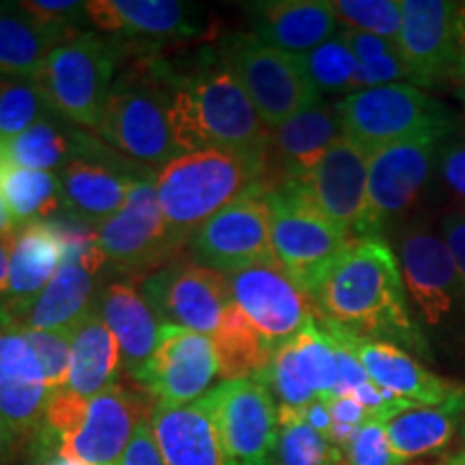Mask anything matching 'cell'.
Returning a JSON list of instances; mask_svg holds the SVG:
<instances>
[{"instance_id":"obj_46","label":"cell","mask_w":465,"mask_h":465,"mask_svg":"<svg viewBox=\"0 0 465 465\" xmlns=\"http://www.w3.org/2000/svg\"><path fill=\"white\" fill-rule=\"evenodd\" d=\"M441 173H444L446 183L465 199V147L455 144L449 147L441 155Z\"/></svg>"},{"instance_id":"obj_22","label":"cell","mask_w":465,"mask_h":465,"mask_svg":"<svg viewBox=\"0 0 465 465\" xmlns=\"http://www.w3.org/2000/svg\"><path fill=\"white\" fill-rule=\"evenodd\" d=\"M397 50L414 74L416 84H433L455 75L457 3L403 0Z\"/></svg>"},{"instance_id":"obj_10","label":"cell","mask_w":465,"mask_h":465,"mask_svg":"<svg viewBox=\"0 0 465 465\" xmlns=\"http://www.w3.org/2000/svg\"><path fill=\"white\" fill-rule=\"evenodd\" d=\"M444 138V134L424 132L371 155L366 212L356 240L381 237L394 220L414 205Z\"/></svg>"},{"instance_id":"obj_52","label":"cell","mask_w":465,"mask_h":465,"mask_svg":"<svg viewBox=\"0 0 465 465\" xmlns=\"http://www.w3.org/2000/svg\"><path fill=\"white\" fill-rule=\"evenodd\" d=\"M449 465H465V418L461 420V444H459L455 455L449 459Z\"/></svg>"},{"instance_id":"obj_36","label":"cell","mask_w":465,"mask_h":465,"mask_svg":"<svg viewBox=\"0 0 465 465\" xmlns=\"http://www.w3.org/2000/svg\"><path fill=\"white\" fill-rule=\"evenodd\" d=\"M52 114L37 80L0 75V141L26 132Z\"/></svg>"},{"instance_id":"obj_41","label":"cell","mask_w":465,"mask_h":465,"mask_svg":"<svg viewBox=\"0 0 465 465\" xmlns=\"http://www.w3.org/2000/svg\"><path fill=\"white\" fill-rule=\"evenodd\" d=\"M17 5L33 20H37L39 25L69 35L80 33L78 25H83L86 17H89L86 3H78V0H26V3Z\"/></svg>"},{"instance_id":"obj_26","label":"cell","mask_w":465,"mask_h":465,"mask_svg":"<svg viewBox=\"0 0 465 465\" xmlns=\"http://www.w3.org/2000/svg\"><path fill=\"white\" fill-rule=\"evenodd\" d=\"M149 424L166 465H232L205 397L179 407L158 403Z\"/></svg>"},{"instance_id":"obj_12","label":"cell","mask_w":465,"mask_h":465,"mask_svg":"<svg viewBox=\"0 0 465 465\" xmlns=\"http://www.w3.org/2000/svg\"><path fill=\"white\" fill-rule=\"evenodd\" d=\"M155 177H144L132 188L130 199L116 216L95 226L106 265L119 272H144L168 265L183 243L168 229L155 192Z\"/></svg>"},{"instance_id":"obj_24","label":"cell","mask_w":465,"mask_h":465,"mask_svg":"<svg viewBox=\"0 0 465 465\" xmlns=\"http://www.w3.org/2000/svg\"><path fill=\"white\" fill-rule=\"evenodd\" d=\"M330 328H334V325H330ZM339 332L358 353L360 362L369 373V380L401 399L418 405H441L463 388V383L446 380V377L424 369L411 353L392 345V342L358 339V336L342 332V330Z\"/></svg>"},{"instance_id":"obj_18","label":"cell","mask_w":465,"mask_h":465,"mask_svg":"<svg viewBox=\"0 0 465 465\" xmlns=\"http://www.w3.org/2000/svg\"><path fill=\"white\" fill-rule=\"evenodd\" d=\"M50 397L25 325L0 302V420L17 438L42 431Z\"/></svg>"},{"instance_id":"obj_49","label":"cell","mask_w":465,"mask_h":465,"mask_svg":"<svg viewBox=\"0 0 465 465\" xmlns=\"http://www.w3.org/2000/svg\"><path fill=\"white\" fill-rule=\"evenodd\" d=\"M15 232L17 229L14 232H7V235H0V298H5L9 289V265L15 243Z\"/></svg>"},{"instance_id":"obj_34","label":"cell","mask_w":465,"mask_h":465,"mask_svg":"<svg viewBox=\"0 0 465 465\" xmlns=\"http://www.w3.org/2000/svg\"><path fill=\"white\" fill-rule=\"evenodd\" d=\"M0 199L17 226L45 223L63 207L61 179L58 173L22 168L0 158Z\"/></svg>"},{"instance_id":"obj_50","label":"cell","mask_w":465,"mask_h":465,"mask_svg":"<svg viewBox=\"0 0 465 465\" xmlns=\"http://www.w3.org/2000/svg\"><path fill=\"white\" fill-rule=\"evenodd\" d=\"M17 435L0 420V465H9L15 455Z\"/></svg>"},{"instance_id":"obj_48","label":"cell","mask_w":465,"mask_h":465,"mask_svg":"<svg viewBox=\"0 0 465 465\" xmlns=\"http://www.w3.org/2000/svg\"><path fill=\"white\" fill-rule=\"evenodd\" d=\"M455 78L465 84V3H457L455 14Z\"/></svg>"},{"instance_id":"obj_4","label":"cell","mask_w":465,"mask_h":465,"mask_svg":"<svg viewBox=\"0 0 465 465\" xmlns=\"http://www.w3.org/2000/svg\"><path fill=\"white\" fill-rule=\"evenodd\" d=\"M263 179V164L220 149L179 155L160 168L155 192L168 229L183 246L220 209Z\"/></svg>"},{"instance_id":"obj_27","label":"cell","mask_w":465,"mask_h":465,"mask_svg":"<svg viewBox=\"0 0 465 465\" xmlns=\"http://www.w3.org/2000/svg\"><path fill=\"white\" fill-rule=\"evenodd\" d=\"M121 349V364L134 381L147 380L149 364L160 341V322L134 284L113 282L102 291L95 306Z\"/></svg>"},{"instance_id":"obj_2","label":"cell","mask_w":465,"mask_h":465,"mask_svg":"<svg viewBox=\"0 0 465 465\" xmlns=\"http://www.w3.org/2000/svg\"><path fill=\"white\" fill-rule=\"evenodd\" d=\"M179 72L162 58L143 56L116 74L97 134L136 164L164 168L182 151L174 138Z\"/></svg>"},{"instance_id":"obj_44","label":"cell","mask_w":465,"mask_h":465,"mask_svg":"<svg viewBox=\"0 0 465 465\" xmlns=\"http://www.w3.org/2000/svg\"><path fill=\"white\" fill-rule=\"evenodd\" d=\"M119 465H166L158 444H155L149 420H143L138 424L136 433H134L130 446H127L124 457H121Z\"/></svg>"},{"instance_id":"obj_13","label":"cell","mask_w":465,"mask_h":465,"mask_svg":"<svg viewBox=\"0 0 465 465\" xmlns=\"http://www.w3.org/2000/svg\"><path fill=\"white\" fill-rule=\"evenodd\" d=\"M141 295L160 325H177L205 336L218 330L224 308L231 304L226 276L194 261H174L144 276Z\"/></svg>"},{"instance_id":"obj_8","label":"cell","mask_w":465,"mask_h":465,"mask_svg":"<svg viewBox=\"0 0 465 465\" xmlns=\"http://www.w3.org/2000/svg\"><path fill=\"white\" fill-rule=\"evenodd\" d=\"M334 108L342 136L371 155L418 134L438 132L449 136L455 130L450 110L416 84L399 83L353 91Z\"/></svg>"},{"instance_id":"obj_53","label":"cell","mask_w":465,"mask_h":465,"mask_svg":"<svg viewBox=\"0 0 465 465\" xmlns=\"http://www.w3.org/2000/svg\"><path fill=\"white\" fill-rule=\"evenodd\" d=\"M457 100L461 102V106H463V121H465V84L461 86V89H457Z\"/></svg>"},{"instance_id":"obj_19","label":"cell","mask_w":465,"mask_h":465,"mask_svg":"<svg viewBox=\"0 0 465 465\" xmlns=\"http://www.w3.org/2000/svg\"><path fill=\"white\" fill-rule=\"evenodd\" d=\"M220 366L212 336L162 325L160 341L149 364L144 386L160 405L179 407L203 399L212 388Z\"/></svg>"},{"instance_id":"obj_29","label":"cell","mask_w":465,"mask_h":465,"mask_svg":"<svg viewBox=\"0 0 465 465\" xmlns=\"http://www.w3.org/2000/svg\"><path fill=\"white\" fill-rule=\"evenodd\" d=\"M465 418V386L441 405H414L386 422L388 441L399 463L449 449Z\"/></svg>"},{"instance_id":"obj_15","label":"cell","mask_w":465,"mask_h":465,"mask_svg":"<svg viewBox=\"0 0 465 465\" xmlns=\"http://www.w3.org/2000/svg\"><path fill=\"white\" fill-rule=\"evenodd\" d=\"M224 452L232 465H270L281 424L278 410L259 380H231L205 394Z\"/></svg>"},{"instance_id":"obj_33","label":"cell","mask_w":465,"mask_h":465,"mask_svg":"<svg viewBox=\"0 0 465 465\" xmlns=\"http://www.w3.org/2000/svg\"><path fill=\"white\" fill-rule=\"evenodd\" d=\"M212 341L224 381L261 375L274 356V349L261 339L235 302L224 308V315Z\"/></svg>"},{"instance_id":"obj_37","label":"cell","mask_w":465,"mask_h":465,"mask_svg":"<svg viewBox=\"0 0 465 465\" xmlns=\"http://www.w3.org/2000/svg\"><path fill=\"white\" fill-rule=\"evenodd\" d=\"M300 61L319 93L325 91L349 95V93L356 91L353 84H356V72L360 63L339 35L319 45V48L302 54Z\"/></svg>"},{"instance_id":"obj_6","label":"cell","mask_w":465,"mask_h":465,"mask_svg":"<svg viewBox=\"0 0 465 465\" xmlns=\"http://www.w3.org/2000/svg\"><path fill=\"white\" fill-rule=\"evenodd\" d=\"M130 54L125 42L80 31L52 52L37 80L52 113L67 124L97 130L116 72Z\"/></svg>"},{"instance_id":"obj_35","label":"cell","mask_w":465,"mask_h":465,"mask_svg":"<svg viewBox=\"0 0 465 465\" xmlns=\"http://www.w3.org/2000/svg\"><path fill=\"white\" fill-rule=\"evenodd\" d=\"M289 345L306 386L315 392L317 399L332 401L339 371H336L332 342H330L328 334L323 332L317 319L308 323L304 330H300L293 339H289Z\"/></svg>"},{"instance_id":"obj_11","label":"cell","mask_w":465,"mask_h":465,"mask_svg":"<svg viewBox=\"0 0 465 465\" xmlns=\"http://www.w3.org/2000/svg\"><path fill=\"white\" fill-rule=\"evenodd\" d=\"M194 263L220 274L242 267L274 261L272 252V220L263 183H254L240 199L207 220L188 242Z\"/></svg>"},{"instance_id":"obj_54","label":"cell","mask_w":465,"mask_h":465,"mask_svg":"<svg viewBox=\"0 0 465 465\" xmlns=\"http://www.w3.org/2000/svg\"><path fill=\"white\" fill-rule=\"evenodd\" d=\"M48 465H80V463H74V461H67V459H61V457H54Z\"/></svg>"},{"instance_id":"obj_43","label":"cell","mask_w":465,"mask_h":465,"mask_svg":"<svg viewBox=\"0 0 465 465\" xmlns=\"http://www.w3.org/2000/svg\"><path fill=\"white\" fill-rule=\"evenodd\" d=\"M339 37L345 42L349 50L353 52V56L358 58V63H371L375 58L397 54V42L386 37H377V35L371 33H360L351 31V28H342L339 31Z\"/></svg>"},{"instance_id":"obj_21","label":"cell","mask_w":465,"mask_h":465,"mask_svg":"<svg viewBox=\"0 0 465 465\" xmlns=\"http://www.w3.org/2000/svg\"><path fill=\"white\" fill-rule=\"evenodd\" d=\"M341 136L339 113L325 104L302 110L281 125L270 127L265 171L261 179L263 188L302 182Z\"/></svg>"},{"instance_id":"obj_30","label":"cell","mask_w":465,"mask_h":465,"mask_svg":"<svg viewBox=\"0 0 465 465\" xmlns=\"http://www.w3.org/2000/svg\"><path fill=\"white\" fill-rule=\"evenodd\" d=\"M95 143L97 138L89 132L78 130L61 116L52 114L26 132L0 141V158L33 171L61 173L69 162L89 153Z\"/></svg>"},{"instance_id":"obj_28","label":"cell","mask_w":465,"mask_h":465,"mask_svg":"<svg viewBox=\"0 0 465 465\" xmlns=\"http://www.w3.org/2000/svg\"><path fill=\"white\" fill-rule=\"evenodd\" d=\"M63 263V242L52 223H31L15 232L9 289L3 304L17 312L42 295Z\"/></svg>"},{"instance_id":"obj_20","label":"cell","mask_w":465,"mask_h":465,"mask_svg":"<svg viewBox=\"0 0 465 465\" xmlns=\"http://www.w3.org/2000/svg\"><path fill=\"white\" fill-rule=\"evenodd\" d=\"M371 153L341 136L315 168L298 182L315 205L336 226L356 240L366 212Z\"/></svg>"},{"instance_id":"obj_45","label":"cell","mask_w":465,"mask_h":465,"mask_svg":"<svg viewBox=\"0 0 465 465\" xmlns=\"http://www.w3.org/2000/svg\"><path fill=\"white\" fill-rule=\"evenodd\" d=\"M441 229H444V242L455 259L465 289V216L463 213H449L441 220Z\"/></svg>"},{"instance_id":"obj_17","label":"cell","mask_w":465,"mask_h":465,"mask_svg":"<svg viewBox=\"0 0 465 465\" xmlns=\"http://www.w3.org/2000/svg\"><path fill=\"white\" fill-rule=\"evenodd\" d=\"M151 174V168L136 166V162L97 141L89 153L69 162L58 173L63 209L80 223L97 226L116 216L125 207L134 185Z\"/></svg>"},{"instance_id":"obj_47","label":"cell","mask_w":465,"mask_h":465,"mask_svg":"<svg viewBox=\"0 0 465 465\" xmlns=\"http://www.w3.org/2000/svg\"><path fill=\"white\" fill-rule=\"evenodd\" d=\"M298 414L302 422H306L308 427L315 429L319 435H323V438L328 440L330 429H332V416H330L328 401L317 399L312 401V403H308L306 407H298Z\"/></svg>"},{"instance_id":"obj_25","label":"cell","mask_w":465,"mask_h":465,"mask_svg":"<svg viewBox=\"0 0 465 465\" xmlns=\"http://www.w3.org/2000/svg\"><path fill=\"white\" fill-rule=\"evenodd\" d=\"M252 35L274 48L302 56L336 35L332 5L323 0H263L243 5Z\"/></svg>"},{"instance_id":"obj_3","label":"cell","mask_w":465,"mask_h":465,"mask_svg":"<svg viewBox=\"0 0 465 465\" xmlns=\"http://www.w3.org/2000/svg\"><path fill=\"white\" fill-rule=\"evenodd\" d=\"M267 136L270 127L218 54L179 72L174 138L182 155L220 149L259 162L265 171Z\"/></svg>"},{"instance_id":"obj_51","label":"cell","mask_w":465,"mask_h":465,"mask_svg":"<svg viewBox=\"0 0 465 465\" xmlns=\"http://www.w3.org/2000/svg\"><path fill=\"white\" fill-rule=\"evenodd\" d=\"M15 229H20V226H17L14 216H11L9 207L5 205V201L0 199V235H7V232H14Z\"/></svg>"},{"instance_id":"obj_32","label":"cell","mask_w":465,"mask_h":465,"mask_svg":"<svg viewBox=\"0 0 465 465\" xmlns=\"http://www.w3.org/2000/svg\"><path fill=\"white\" fill-rule=\"evenodd\" d=\"M74 35L39 25L17 3L0 11V75L37 78L48 56Z\"/></svg>"},{"instance_id":"obj_14","label":"cell","mask_w":465,"mask_h":465,"mask_svg":"<svg viewBox=\"0 0 465 465\" xmlns=\"http://www.w3.org/2000/svg\"><path fill=\"white\" fill-rule=\"evenodd\" d=\"M224 276L231 300L274 351L317 319L311 295L276 261L242 267Z\"/></svg>"},{"instance_id":"obj_1","label":"cell","mask_w":465,"mask_h":465,"mask_svg":"<svg viewBox=\"0 0 465 465\" xmlns=\"http://www.w3.org/2000/svg\"><path fill=\"white\" fill-rule=\"evenodd\" d=\"M308 295L319 322L431 358L427 336L410 311L397 254L381 237L349 242Z\"/></svg>"},{"instance_id":"obj_42","label":"cell","mask_w":465,"mask_h":465,"mask_svg":"<svg viewBox=\"0 0 465 465\" xmlns=\"http://www.w3.org/2000/svg\"><path fill=\"white\" fill-rule=\"evenodd\" d=\"M399 80H411L416 83L414 74L405 65L403 58L397 54H388L381 58H375L371 63H360L356 72V91L373 89V86H386V84H399Z\"/></svg>"},{"instance_id":"obj_31","label":"cell","mask_w":465,"mask_h":465,"mask_svg":"<svg viewBox=\"0 0 465 465\" xmlns=\"http://www.w3.org/2000/svg\"><path fill=\"white\" fill-rule=\"evenodd\" d=\"M121 369V349L97 311L86 315L72 332V360L65 391L91 399L116 386Z\"/></svg>"},{"instance_id":"obj_9","label":"cell","mask_w":465,"mask_h":465,"mask_svg":"<svg viewBox=\"0 0 465 465\" xmlns=\"http://www.w3.org/2000/svg\"><path fill=\"white\" fill-rule=\"evenodd\" d=\"M265 199L274 261L308 293L353 237L323 216L300 183L265 190Z\"/></svg>"},{"instance_id":"obj_16","label":"cell","mask_w":465,"mask_h":465,"mask_svg":"<svg viewBox=\"0 0 465 465\" xmlns=\"http://www.w3.org/2000/svg\"><path fill=\"white\" fill-rule=\"evenodd\" d=\"M399 259L405 291L422 323L450 328L463 315L465 289L446 242L427 229H410L401 237Z\"/></svg>"},{"instance_id":"obj_40","label":"cell","mask_w":465,"mask_h":465,"mask_svg":"<svg viewBox=\"0 0 465 465\" xmlns=\"http://www.w3.org/2000/svg\"><path fill=\"white\" fill-rule=\"evenodd\" d=\"M345 465H401L388 441L386 422L366 418L342 452Z\"/></svg>"},{"instance_id":"obj_23","label":"cell","mask_w":465,"mask_h":465,"mask_svg":"<svg viewBox=\"0 0 465 465\" xmlns=\"http://www.w3.org/2000/svg\"><path fill=\"white\" fill-rule=\"evenodd\" d=\"M86 14L97 33L121 39H171L201 37L205 31L203 11L196 5L177 0H91Z\"/></svg>"},{"instance_id":"obj_39","label":"cell","mask_w":465,"mask_h":465,"mask_svg":"<svg viewBox=\"0 0 465 465\" xmlns=\"http://www.w3.org/2000/svg\"><path fill=\"white\" fill-rule=\"evenodd\" d=\"M26 330V328H25ZM72 330H26L39 362H42L50 394L67 388L69 360H72Z\"/></svg>"},{"instance_id":"obj_5","label":"cell","mask_w":465,"mask_h":465,"mask_svg":"<svg viewBox=\"0 0 465 465\" xmlns=\"http://www.w3.org/2000/svg\"><path fill=\"white\" fill-rule=\"evenodd\" d=\"M143 416L141 399L119 383L84 399L61 391L50 397L42 431L56 457L80 465H119Z\"/></svg>"},{"instance_id":"obj_7","label":"cell","mask_w":465,"mask_h":465,"mask_svg":"<svg viewBox=\"0 0 465 465\" xmlns=\"http://www.w3.org/2000/svg\"><path fill=\"white\" fill-rule=\"evenodd\" d=\"M223 67L246 91L267 127L322 104L300 56L261 42L252 33H231L218 42Z\"/></svg>"},{"instance_id":"obj_38","label":"cell","mask_w":465,"mask_h":465,"mask_svg":"<svg viewBox=\"0 0 465 465\" xmlns=\"http://www.w3.org/2000/svg\"><path fill=\"white\" fill-rule=\"evenodd\" d=\"M330 5L339 25L345 28L397 42L403 22L399 0H334Z\"/></svg>"}]
</instances>
